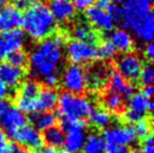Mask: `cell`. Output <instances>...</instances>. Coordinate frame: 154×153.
<instances>
[{"label":"cell","instance_id":"cell-1","mask_svg":"<svg viewBox=\"0 0 154 153\" xmlns=\"http://www.w3.org/2000/svg\"><path fill=\"white\" fill-rule=\"evenodd\" d=\"M120 23L140 41L151 43L154 34V15L149 0H125L122 7Z\"/></svg>","mask_w":154,"mask_h":153},{"label":"cell","instance_id":"cell-2","mask_svg":"<svg viewBox=\"0 0 154 153\" xmlns=\"http://www.w3.org/2000/svg\"><path fill=\"white\" fill-rule=\"evenodd\" d=\"M63 60L62 46L52 38H45L32 51L28 58L30 74L44 78L55 73Z\"/></svg>","mask_w":154,"mask_h":153},{"label":"cell","instance_id":"cell-3","mask_svg":"<svg viewBox=\"0 0 154 153\" xmlns=\"http://www.w3.org/2000/svg\"><path fill=\"white\" fill-rule=\"evenodd\" d=\"M24 33L32 39L43 41L55 30V19L52 16L46 4L37 1L23 15Z\"/></svg>","mask_w":154,"mask_h":153},{"label":"cell","instance_id":"cell-4","mask_svg":"<svg viewBox=\"0 0 154 153\" xmlns=\"http://www.w3.org/2000/svg\"><path fill=\"white\" fill-rule=\"evenodd\" d=\"M94 111V104L85 96L62 92L59 95L57 113L62 119L83 120Z\"/></svg>","mask_w":154,"mask_h":153},{"label":"cell","instance_id":"cell-5","mask_svg":"<svg viewBox=\"0 0 154 153\" xmlns=\"http://www.w3.org/2000/svg\"><path fill=\"white\" fill-rule=\"evenodd\" d=\"M62 131L64 132L63 153H79L86 143L87 132L85 120L62 119Z\"/></svg>","mask_w":154,"mask_h":153},{"label":"cell","instance_id":"cell-6","mask_svg":"<svg viewBox=\"0 0 154 153\" xmlns=\"http://www.w3.org/2000/svg\"><path fill=\"white\" fill-rule=\"evenodd\" d=\"M136 134L132 126L128 125H115L105 130L103 140L106 146H119L127 148L136 141Z\"/></svg>","mask_w":154,"mask_h":153},{"label":"cell","instance_id":"cell-7","mask_svg":"<svg viewBox=\"0 0 154 153\" xmlns=\"http://www.w3.org/2000/svg\"><path fill=\"white\" fill-rule=\"evenodd\" d=\"M62 85L66 92L73 95L81 94L87 86V74L82 67L72 63L68 65L62 76Z\"/></svg>","mask_w":154,"mask_h":153},{"label":"cell","instance_id":"cell-8","mask_svg":"<svg viewBox=\"0 0 154 153\" xmlns=\"http://www.w3.org/2000/svg\"><path fill=\"white\" fill-rule=\"evenodd\" d=\"M128 108L124 113V118L131 124H135L144 119L147 111H153L154 104L149 98L143 96L141 92L134 94L129 98Z\"/></svg>","mask_w":154,"mask_h":153},{"label":"cell","instance_id":"cell-9","mask_svg":"<svg viewBox=\"0 0 154 153\" xmlns=\"http://www.w3.org/2000/svg\"><path fill=\"white\" fill-rule=\"evenodd\" d=\"M13 139L19 145H22V148L28 149L33 152L39 151L44 143L41 132L36 130L32 124H25L14 134Z\"/></svg>","mask_w":154,"mask_h":153},{"label":"cell","instance_id":"cell-10","mask_svg":"<svg viewBox=\"0 0 154 153\" xmlns=\"http://www.w3.org/2000/svg\"><path fill=\"white\" fill-rule=\"evenodd\" d=\"M66 53L72 64H78V65L87 63L97 58V48L94 45L80 42L77 39L69 43L66 46Z\"/></svg>","mask_w":154,"mask_h":153},{"label":"cell","instance_id":"cell-11","mask_svg":"<svg viewBox=\"0 0 154 153\" xmlns=\"http://www.w3.org/2000/svg\"><path fill=\"white\" fill-rule=\"evenodd\" d=\"M25 44V33L20 28L0 34V61L16 51H20Z\"/></svg>","mask_w":154,"mask_h":153},{"label":"cell","instance_id":"cell-12","mask_svg":"<svg viewBox=\"0 0 154 153\" xmlns=\"http://www.w3.org/2000/svg\"><path fill=\"white\" fill-rule=\"evenodd\" d=\"M116 67H117V72L124 78L125 80L127 79L129 81L136 80L142 68H143V62L141 58L133 53H126L124 55L119 56L116 61Z\"/></svg>","mask_w":154,"mask_h":153},{"label":"cell","instance_id":"cell-13","mask_svg":"<svg viewBox=\"0 0 154 153\" xmlns=\"http://www.w3.org/2000/svg\"><path fill=\"white\" fill-rule=\"evenodd\" d=\"M23 25V14L13 5L0 7V32H9Z\"/></svg>","mask_w":154,"mask_h":153},{"label":"cell","instance_id":"cell-14","mask_svg":"<svg viewBox=\"0 0 154 153\" xmlns=\"http://www.w3.org/2000/svg\"><path fill=\"white\" fill-rule=\"evenodd\" d=\"M86 17L96 28L103 32L111 30L116 24L115 18L110 14H108L105 9H100L96 6H92L87 9Z\"/></svg>","mask_w":154,"mask_h":153},{"label":"cell","instance_id":"cell-15","mask_svg":"<svg viewBox=\"0 0 154 153\" xmlns=\"http://www.w3.org/2000/svg\"><path fill=\"white\" fill-rule=\"evenodd\" d=\"M0 124L2 125L6 135L13 137L14 134L26 124V117L17 107H9Z\"/></svg>","mask_w":154,"mask_h":153},{"label":"cell","instance_id":"cell-16","mask_svg":"<svg viewBox=\"0 0 154 153\" xmlns=\"http://www.w3.org/2000/svg\"><path fill=\"white\" fill-rule=\"evenodd\" d=\"M47 7L55 20H69L75 15V8L71 0H50Z\"/></svg>","mask_w":154,"mask_h":153},{"label":"cell","instance_id":"cell-17","mask_svg":"<svg viewBox=\"0 0 154 153\" xmlns=\"http://www.w3.org/2000/svg\"><path fill=\"white\" fill-rule=\"evenodd\" d=\"M23 68L15 67L13 64L6 62H0V80L7 87L15 88L19 85L24 76Z\"/></svg>","mask_w":154,"mask_h":153},{"label":"cell","instance_id":"cell-18","mask_svg":"<svg viewBox=\"0 0 154 153\" xmlns=\"http://www.w3.org/2000/svg\"><path fill=\"white\" fill-rule=\"evenodd\" d=\"M109 91L119 95L123 99H129L134 95V87L117 71H114L109 76Z\"/></svg>","mask_w":154,"mask_h":153},{"label":"cell","instance_id":"cell-19","mask_svg":"<svg viewBox=\"0 0 154 153\" xmlns=\"http://www.w3.org/2000/svg\"><path fill=\"white\" fill-rule=\"evenodd\" d=\"M57 100H59V94L56 92L55 89H51V88L41 89L36 97L37 113L51 111L57 106Z\"/></svg>","mask_w":154,"mask_h":153},{"label":"cell","instance_id":"cell-20","mask_svg":"<svg viewBox=\"0 0 154 153\" xmlns=\"http://www.w3.org/2000/svg\"><path fill=\"white\" fill-rule=\"evenodd\" d=\"M109 41L115 46L116 51L123 52L125 54L128 53L134 46L133 36L128 30H124V28H118V30H114L110 34Z\"/></svg>","mask_w":154,"mask_h":153},{"label":"cell","instance_id":"cell-21","mask_svg":"<svg viewBox=\"0 0 154 153\" xmlns=\"http://www.w3.org/2000/svg\"><path fill=\"white\" fill-rule=\"evenodd\" d=\"M32 125L38 131H46L48 128H52L56 126V118L55 114L52 111H42V113H34L30 116Z\"/></svg>","mask_w":154,"mask_h":153},{"label":"cell","instance_id":"cell-22","mask_svg":"<svg viewBox=\"0 0 154 153\" xmlns=\"http://www.w3.org/2000/svg\"><path fill=\"white\" fill-rule=\"evenodd\" d=\"M73 36L77 41L88 43L90 45H94L98 42V34L94 32L89 25L87 24H79L73 30Z\"/></svg>","mask_w":154,"mask_h":153},{"label":"cell","instance_id":"cell-23","mask_svg":"<svg viewBox=\"0 0 154 153\" xmlns=\"http://www.w3.org/2000/svg\"><path fill=\"white\" fill-rule=\"evenodd\" d=\"M89 120L94 127L108 128L112 122V116L106 109H94L89 115Z\"/></svg>","mask_w":154,"mask_h":153},{"label":"cell","instance_id":"cell-24","mask_svg":"<svg viewBox=\"0 0 154 153\" xmlns=\"http://www.w3.org/2000/svg\"><path fill=\"white\" fill-rule=\"evenodd\" d=\"M43 142H45L47 146H52V148H59L61 145H63V141H64V132L62 131V128L54 126L52 128H48L46 131H44Z\"/></svg>","mask_w":154,"mask_h":153},{"label":"cell","instance_id":"cell-25","mask_svg":"<svg viewBox=\"0 0 154 153\" xmlns=\"http://www.w3.org/2000/svg\"><path fill=\"white\" fill-rule=\"evenodd\" d=\"M106 150V144L103 137L98 134H91L87 136L86 143L82 148V153H103Z\"/></svg>","mask_w":154,"mask_h":153},{"label":"cell","instance_id":"cell-26","mask_svg":"<svg viewBox=\"0 0 154 153\" xmlns=\"http://www.w3.org/2000/svg\"><path fill=\"white\" fill-rule=\"evenodd\" d=\"M108 76V70L105 67H98L92 70V72H90L87 76V83L89 82L90 86H92L94 88H99L103 85H105V82L107 81Z\"/></svg>","mask_w":154,"mask_h":153},{"label":"cell","instance_id":"cell-27","mask_svg":"<svg viewBox=\"0 0 154 153\" xmlns=\"http://www.w3.org/2000/svg\"><path fill=\"white\" fill-rule=\"evenodd\" d=\"M39 88L38 83L34 80H26L19 88V94L17 97L25 98V99H35L38 95Z\"/></svg>","mask_w":154,"mask_h":153},{"label":"cell","instance_id":"cell-28","mask_svg":"<svg viewBox=\"0 0 154 153\" xmlns=\"http://www.w3.org/2000/svg\"><path fill=\"white\" fill-rule=\"evenodd\" d=\"M103 102H105V107L107 108V111H109V113L110 111L111 113H118L124 107V99L120 97L119 95L110 92V91L105 96Z\"/></svg>","mask_w":154,"mask_h":153},{"label":"cell","instance_id":"cell-29","mask_svg":"<svg viewBox=\"0 0 154 153\" xmlns=\"http://www.w3.org/2000/svg\"><path fill=\"white\" fill-rule=\"evenodd\" d=\"M116 53H117V51H116L115 46L111 44L109 39L103 42L97 48V58H101L105 60L112 59L116 55Z\"/></svg>","mask_w":154,"mask_h":153},{"label":"cell","instance_id":"cell-30","mask_svg":"<svg viewBox=\"0 0 154 153\" xmlns=\"http://www.w3.org/2000/svg\"><path fill=\"white\" fill-rule=\"evenodd\" d=\"M141 85L143 87H146V86H152L154 80V70L153 67L151 65V63H147L145 65H143L141 72H140V76L137 78Z\"/></svg>","mask_w":154,"mask_h":153},{"label":"cell","instance_id":"cell-31","mask_svg":"<svg viewBox=\"0 0 154 153\" xmlns=\"http://www.w3.org/2000/svg\"><path fill=\"white\" fill-rule=\"evenodd\" d=\"M27 61H28V58H27L25 52H23L22 50L14 52L7 56V62L15 65V67H18V68H23L27 63Z\"/></svg>","mask_w":154,"mask_h":153},{"label":"cell","instance_id":"cell-32","mask_svg":"<svg viewBox=\"0 0 154 153\" xmlns=\"http://www.w3.org/2000/svg\"><path fill=\"white\" fill-rule=\"evenodd\" d=\"M134 125L135 126L133 127V130H134V132L136 134V137L145 139L146 136H149L151 134V124L145 118L135 123Z\"/></svg>","mask_w":154,"mask_h":153},{"label":"cell","instance_id":"cell-33","mask_svg":"<svg viewBox=\"0 0 154 153\" xmlns=\"http://www.w3.org/2000/svg\"><path fill=\"white\" fill-rule=\"evenodd\" d=\"M15 150L14 144H11L8 140L2 128H0V153H13Z\"/></svg>","mask_w":154,"mask_h":153},{"label":"cell","instance_id":"cell-34","mask_svg":"<svg viewBox=\"0 0 154 153\" xmlns=\"http://www.w3.org/2000/svg\"><path fill=\"white\" fill-rule=\"evenodd\" d=\"M141 153H154V141L152 134L146 136L145 139H143L141 146Z\"/></svg>","mask_w":154,"mask_h":153},{"label":"cell","instance_id":"cell-35","mask_svg":"<svg viewBox=\"0 0 154 153\" xmlns=\"http://www.w3.org/2000/svg\"><path fill=\"white\" fill-rule=\"evenodd\" d=\"M75 9L79 10H87L88 8L92 7L96 0H71Z\"/></svg>","mask_w":154,"mask_h":153},{"label":"cell","instance_id":"cell-36","mask_svg":"<svg viewBox=\"0 0 154 153\" xmlns=\"http://www.w3.org/2000/svg\"><path fill=\"white\" fill-rule=\"evenodd\" d=\"M44 83L46 85V88H51L54 89L56 86L59 85V76L56 73H51L48 76H44L43 78Z\"/></svg>","mask_w":154,"mask_h":153},{"label":"cell","instance_id":"cell-37","mask_svg":"<svg viewBox=\"0 0 154 153\" xmlns=\"http://www.w3.org/2000/svg\"><path fill=\"white\" fill-rule=\"evenodd\" d=\"M38 0H14V5L18 10H22V9H27L32 7L34 4H36Z\"/></svg>","mask_w":154,"mask_h":153},{"label":"cell","instance_id":"cell-38","mask_svg":"<svg viewBox=\"0 0 154 153\" xmlns=\"http://www.w3.org/2000/svg\"><path fill=\"white\" fill-rule=\"evenodd\" d=\"M9 94H10L9 88L0 80V100H6V98L8 97Z\"/></svg>","mask_w":154,"mask_h":153},{"label":"cell","instance_id":"cell-39","mask_svg":"<svg viewBox=\"0 0 154 153\" xmlns=\"http://www.w3.org/2000/svg\"><path fill=\"white\" fill-rule=\"evenodd\" d=\"M144 53H145V56L150 61H153V56H154V45L153 43L151 42L146 45L145 50H144Z\"/></svg>","mask_w":154,"mask_h":153},{"label":"cell","instance_id":"cell-40","mask_svg":"<svg viewBox=\"0 0 154 153\" xmlns=\"http://www.w3.org/2000/svg\"><path fill=\"white\" fill-rule=\"evenodd\" d=\"M126 148H119V146H106V150L103 153H126Z\"/></svg>","mask_w":154,"mask_h":153},{"label":"cell","instance_id":"cell-41","mask_svg":"<svg viewBox=\"0 0 154 153\" xmlns=\"http://www.w3.org/2000/svg\"><path fill=\"white\" fill-rule=\"evenodd\" d=\"M9 102L7 100H0V123L2 120V117L5 116L6 111H8L9 108Z\"/></svg>","mask_w":154,"mask_h":153},{"label":"cell","instance_id":"cell-42","mask_svg":"<svg viewBox=\"0 0 154 153\" xmlns=\"http://www.w3.org/2000/svg\"><path fill=\"white\" fill-rule=\"evenodd\" d=\"M153 90L154 89L152 86H146V87H143L141 94L143 95V96H145L146 98L150 99V98L152 97V95H153Z\"/></svg>","mask_w":154,"mask_h":153},{"label":"cell","instance_id":"cell-43","mask_svg":"<svg viewBox=\"0 0 154 153\" xmlns=\"http://www.w3.org/2000/svg\"><path fill=\"white\" fill-rule=\"evenodd\" d=\"M110 4V0H96V7L100 9H106Z\"/></svg>","mask_w":154,"mask_h":153},{"label":"cell","instance_id":"cell-44","mask_svg":"<svg viewBox=\"0 0 154 153\" xmlns=\"http://www.w3.org/2000/svg\"><path fill=\"white\" fill-rule=\"evenodd\" d=\"M39 153H63L56 148H52V146H45L39 150Z\"/></svg>","mask_w":154,"mask_h":153},{"label":"cell","instance_id":"cell-45","mask_svg":"<svg viewBox=\"0 0 154 153\" xmlns=\"http://www.w3.org/2000/svg\"><path fill=\"white\" fill-rule=\"evenodd\" d=\"M13 153H34L33 151H30L28 149H25V148H22V146H19V148H15Z\"/></svg>","mask_w":154,"mask_h":153},{"label":"cell","instance_id":"cell-46","mask_svg":"<svg viewBox=\"0 0 154 153\" xmlns=\"http://www.w3.org/2000/svg\"><path fill=\"white\" fill-rule=\"evenodd\" d=\"M110 1H112L114 5H119V4H122V2H124L125 0H110Z\"/></svg>","mask_w":154,"mask_h":153},{"label":"cell","instance_id":"cell-47","mask_svg":"<svg viewBox=\"0 0 154 153\" xmlns=\"http://www.w3.org/2000/svg\"><path fill=\"white\" fill-rule=\"evenodd\" d=\"M129 153H141V152H140L138 150H133V151H131Z\"/></svg>","mask_w":154,"mask_h":153},{"label":"cell","instance_id":"cell-48","mask_svg":"<svg viewBox=\"0 0 154 153\" xmlns=\"http://www.w3.org/2000/svg\"><path fill=\"white\" fill-rule=\"evenodd\" d=\"M149 1H150L151 4H152V2H153V0H149Z\"/></svg>","mask_w":154,"mask_h":153}]
</instances>
